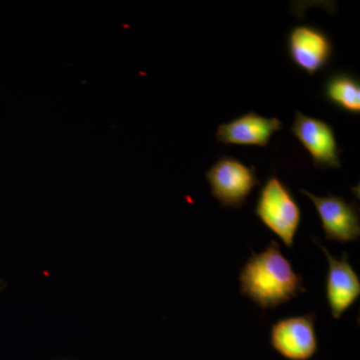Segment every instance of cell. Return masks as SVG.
Returning <instances> with one entry per match:
<instances>
[{
    "mask_svg": "<svg viewBox=\"0 0 360 360\" xmlns=\"http://www.w3.org/2000/svg\"><path fill=\"white\" fill-rule=\"evenodd\" d=\"M241 295L259 309H274L304 292L303 279L276 240L260 253H252L239 274Z\"/></svg>",
    "mask_w": 360,
    "mask_h": 360,
    "instance_id": "1",
    "label": "cell"
},
{
    "mask_svg": "<svg viewBox=\"0 0 360 360\" xmlns=\"http://www.w3.org/2000/svg\"><path fill=\"white\" fill-rule=\"evenodd\" d=\"M255 214L284 245L293 248L302 212L288 187L278 177L272 175L265 181L257 198Z\"/></svg>",
    "mask_w": 360,
    "mask_h": 360,
    "instance_id": "2",
    "label": "cell"
},
{
    "mask_svg": "<svg viewBox=\"0 0 360 360\" xmlns=\"http://www.w3.org/2000/svg\"><path fill=\"white\" fill-rule=\"evenodd\" d=\"M212 195L222 207L241 208L255 187L260 186L257 168L229 155L220 158L205 172Z\"/></svg>",
    "mask_w": 360,
    "mask_h": 360,
    "instance_id": "3",
    "label": "cell"
},
{
    "mask_svg": "<svg viewBox=\"0 0 360 360\" xmlns=\"http://www.w3.org/2000/svg\"><path fill=\"white\" fill-rule=\"evenodd\" d=\"M291 134L309 153L315 167L321 169L341 167L342 150L336 141L335 130L328 122L296 111Z\"/></svg>",
    "mask_w": 360,
    "mask_h": 360,
    "instance_id": "4",
    "label": "cell"
},
{
    "mask_svg": "<svg viewBox=\"0 0 360 360\" xmlns=\"http://www.w3.org/2000/svg\"><path fill=\"white\" fill-rule=\"evenodd\" d=\"M291 63L307 75L323 70L333 56L330 37L321 28L309 25H296L286 39Z\"/></svg>",
    "mask_w": 360,
    "mask_h": 360,
    "instance_id": "5",
    "label": "cell"
},
{
    "mask_svg": "<svg viewBox=\"0 0 360 360\" xmlns=\"http://www.w3.org/2000/svg\"><path fill=\"white\" fill-rule=\"evenodd\" d=\"M270 345L290 360H309L317 352L315 314L288 317L274 323L270 329Z\"/></svg>",
    "mask_w": 360,
    "mask_h": 360,
    "instance_id": "6",
    "label": "cell"
},
{
    "mask_svg": "<svg viewBox=\"0 0 360 360\" xmlns=\"http://www.w3.org/2000/svg\"><path fill=\"white\" fill-rule=\"evenodd\" d=\"M314 202L322 229L328 240L347 243L359 240L360 236L359 210L341 196H317L300 189Z\"/></svg>",
    "mask_w": 360,
    "mask_h": 360,
    "instance_id": "7",
    "label": "cell"
},
{
    "mask_svg": "<svg viewBox=\"0 0 360 360\" xmlns=\"http://www.w3.org/2000/svg\"><path fill=\"white\" fill-rule=\"evenodd\" d=\"M315 243H317L328 259L326 300L330 307L331 314L338 319L342 316L359 297L360 279L350 264L347 252L343 253L340 258H336L319 240H315Z\"/></svg>",
    "mask_w": 360,
    "mask_h": 360,
    "instance_id": "8",
    "label": "cell"
},
{
    "mask_svg": "<svg viewBox=\"0 0 360 360\" xmlns=\"http://www.w3.org/2000/svg\"><path fill=\"white\" fill-rule=\"evenodd\" d=\"M281 129L283 122L278 118H267L250 111L236 120L220 124L215 139L224 144L266 148L272 135Z\"/></svg>",
    "mask_w": 360,
    "mask_h": 360,
    "instance_id": "9",
    "label": "cell"
},
{
    "mask_svg": "<svg viewBox=\"0 0 360 360\" xmlns=\"http://www.w3.org/2000/svg\"><path fill=\"white\" fill-rule=\"evenodd\" d=\"M324 97L331 105L350 115L360 113L359 77L347 71H338L326 79Z\"/></svg>",
    "mask_w": 360,
    "mask_h": 360,
    "instance_id": "10",
    "label": "cell"
},
{
    "mask_svg": "<svg viewBox=\"0 0 360 360\" xmlns=\"http://www.w3.org/2000/svg\"></svg>",
    "mask_w": 360,
    "mask_h": 360,
    "instance_id": "11",
    "label": "cell"
}]
</instances>
